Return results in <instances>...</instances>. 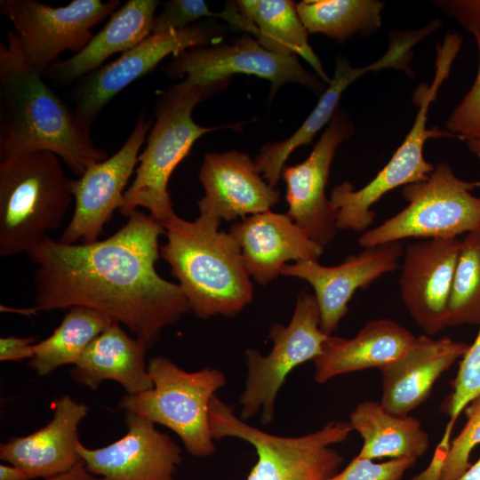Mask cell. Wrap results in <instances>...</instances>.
<instances>
[{"instance_id": "1", "label": "cell", "mask_w": 480, "mask_h": 480, "mask_svg": "<svg viewBox=\"0 0 480 480\" xmlns=\"http://www.w3.org/2000/svg\"><path fill=\"white\" fill-rule=\"evenodd\" d=\"M163 224L136 211L111 236L63 244L49 236L27 254L36 265L35 313L85 307L124 324L151 348L161 332L190 311L178 284L156 270Z\"/></svg>"}, {"instance_id": "2", "label": "cell", "mask_w": 480, "mask_h": 480, "mask_svg": "<svg viewBox=\"0 0 480 480\" xmlns=\"http://www.w3.org/2000/svg\"><path fill=\"white\" fill-rule=\"evenodd\" d=\"M42 76L28 62L15 33L7 31V43L0 44V157L51 151L79 177L108 154Z\"/></svg>"}, {"instance_id": "3", "label": "cell", "mask_w": 480, "mask_h": 480, "mask_svg": "<svg viewBox=\"0 0 480 480\" xmlns=\"http://www.w3.org/2000/svg\"><path fill=\"white\" fill-rule=\"evenodd\" d=\"M220 220L199 215L188 221L176 213L164 221L166 243L160 256L170 265L195 316H236L253 297L242 250Z\"/></svg>"}, {"instance_id": "4", "label": "cell", "mask_w": 480, "mask_h": 480, "mask_svg": "<svg viewBox=\"0 0 480 480\" xmlns=\"http://www.w3.org/2000/svg\"><path fill=\"white\" fill-rule=\"evenodd\" d=\"M226 85L197 86L182 80L159 95L156 122L139 155L135 177L124 195L120 212L129 217L139 207L163 223L175 214L168 183L178 164L189 154L198 138L210 132L238 124L203 127L192 118L194 108Z\"/></svg>"}, {"instance_id": "5", "label": "cell", "mask_w": 480, "mask_h": 480, "mask_svg": "<svg viewBox=\"0 0 480 480\" xmlns=\"http://www.w3.org/2000/svg\"><path fill=\"white\" fill-rule=\"evenodd\" d=\"M69 180L51 151L1 159V257L28 253L61 226L73 198Z\"/></svg>"}, {"instance_id": "6", "label": "cell", "mask_w": 480, "mask_h": 480, "mask_svg": "<svg viewBox=\"0 0 480 480\" xmlns=\"http://www.w3.org/2000/svg\"><path fill=\"white\" fill-rule=\"evenodd\" d=\"M460 48V44L453 38H445L437 45L434 80L430 85L421 84L415 91L413 101L418 111L412 127L387 164L359 189L344 181L332 190L330 200L336 212L337 229L366 230L375 217L372 206L385 194L424 180L433 172L435 166L423 156L426 141L431 138L455 136L437 128H427L428 112Z\"/></svg>"}, {"instance_id": "7", "label": "cell", "mask_w": 480, "mask_h": 480, "mask_svg": "<svg viewBox=\"0 0 480 480\" xmlns=\"http://www.w3.org/2000/svg\"><path fill=\"white\" fill-rule=\"evenodd\" d=\"M148 372L154 387L124 395L119 406L169 428L191 455L213 454L209 408L216 391L226 384L225 375L219 369L208 367L188 372L164 356L151 358Z\"/></svg>"}, {"instance_id": "8", "label": "cell", "mask_w": 480, "mask_h": 480, "mask_svg": "<svg viewBox=\"0 0 480 480\" xmlns=\"http://www.w3.org/2000/svg\"><path fill=\"white\" fill-rule=\"evenodd\" d=\"M209 420L214 439L236 437L255 448L258 460L247 480H326L343 461L330 446L345 441L353 430L349 422L330 421L301 436L272 435L237 417L216 395L210 404Z\"/></svg>"}, {"instance_id": "9", "label": "cell", "mask_w": 480, "mask_h": 480, "mask_svg": "<svg viewBox=\"0 0 480 480\" xmlns=\"http://www.w3.org/2000/svg\"><path fill=\"white\" fill-rule=\"evenodd\" d=\"M477 187L480 180H463L441 163L426 180L403 187L407 205L364 232L358 243L369 248L410 237L450 238L480 230V197L471 193Z\"/></svg>"}, {"instance_id": "10", "label": "cell", "mask_w": 480, "mask_h": 480, "mask_svg": "<svg viewBox=\"0 0 480 480\" xmlns=\"http://www.w3.org/2000/svg\"><path fill=\"white\" fill-rule=\"evenodd\" d=\"M268 336L273 341L268 355L262 356L253 348L245 351L248 372L239 400L240 418L244 420L261 411L263 424L274 419L276 399L288 374L298 365L319 356L330 336L321 330L315 295L302 291L290 323L275 324Z\"/></svg>"}, {"instance_id": "11", "label": "cell", "mask_w": 480, "mask_h": 480, "mask_svg": "<svg viewBox=\"0 0 480 480\" xmlns=\"http://www.w3.org/2000/svg\"><path fill=\"white\" fill-rule=\"evenodd\" d=\"M119 4L118 0H73L53 7L36 0H1L0 12L12 23L29 65L43 76L63 52L81 51L95 25Z\"/></svg>"}, {"instance_id": "12", "label": "cell", "mask_w": 480, "mask_h": 480, "mask_svg": "<svg viewBox=\"0 0 480 480\" xmlns=\"http://www.w3.org/2000/svg\"><path fill=\"white\" fill-rule=\"evenodd\" d=\"M170 77H181L193 85H227L233 75H252L268 79L275 92L286 83L318 88L315 76L302 68L297 55L267 50L251 36L231 44L196 46L175 55L165 68Z\"/></svg>"}, {"instance_id": "13", "label": "cell", "mask_w": 480, "mask_h": 480, "mask_svg": "<svg viewBox=\"0 0 480 480\" xmlns=\"http://www.w3.org/2000/svg\"><path fill=\"white\" fill-rule=\"evenodd\" d=\"M152 120L141 113L126 141L110 157L95 163L69 180L75 209L60 239L63 244L98 241L104 226L124 204V188L138 164Z\"/></svg>"}, {"instance_id": "14", "label": "cell", "mask_w": 480, "mask_h": 480, "mask_svg": "<svg viewBox=\"0 0 480 480\" xmlns=\"http://www.w3.org/2000/svg\"><path fill=\"white\" fill-rule=\"evenodd\" d=\"M213 38L214 31L205 24L151 34L115 61L84 76L73 95L78 126L90 134L105 106L127 85L151 72L166 56L207 45Z\"/></svg>"}, {"instance_id": "15", "label": "cell", "mask_w": 480, "mask_h": 480, "mask_svg": "<svg viewBox=\"0 0 480 480\" xmlns=\"http://www.w3.org/2000/svg\"><path fill=\"white\" fill-rule=\"evenodd\" d=\"M353 131L347 115L336 110L308 158L282 172L286 183V213L323 248L334 239L337 230L336 212L325 192L331 165L337 148Z\"/></svg>"}, {"instance_id": "16", "label": "cell", "mask_w": 480, "mask_h": 480, "mask_svg": "<svg viewBox=\"0 0 480 480\" xmlns=\"http://www.w3.org/2000/svg\"><path fill=\"white\" fill-rule=\"evenodd\" d=\"M126 434L97 449L79 440L77 452L86 469L98 480H175L181 449L155 423L134 412H126Z\"/></svg>"}, {"instance_id": "17", "label": "cell", "mask_w": 480, "mask_h": 480, "mask_svg": "<svg viewBox=\"0 0 480 480\" xmlns=\"http://www.w3.org/2000/svg\"><path fill=\"white\" fill-rule=\"evenodd\" d=\"M460 243L457 237L421 239L404 250L401 298L412 318L428 335L447 327Z\"/></svg>"}, {"instance_id": "18", "label": "cell", "mask_w": 480, "mask_h": 480, "mask_svg": "<svg viewBox=\"0 0 480 480\" xmlns=\"http://www.w3.org/2000/svg\"><path fill=\"white\" fill-rule=\"evenodd\" d=\"M404 251L399 242L364 248L349 255L338 266L317 260L286 264L281 275L307 281L314 289L321 330L327 335L338 328L348 311V302L358 289H366L381 276L397 267Z\"/></svg>"}, {"instance_id": "19", "label": "cell", "mask_w": 480, "mask_h": 480, "mask_svg": "<svg viewBox=\"0 0 480 480\" xmlns=\"http://www.w3.org/2000/svg\"><path fill=\"white\" fill-rule=\"evenodd\" d=\"M263 179L247 154H206L199 170L204 189L197 203L199 215L228 221L271 211L280 193Z\"/></svg>"}, {"instance_id": "20", "label": "cell", "mask_w": 480, "mask_h": 480, "mask_svg": "<svg viewBox=\"0 0 480 480\" xmlns=\"http://www.w3.org/2000/svg\"><path fill=\"white\" fill-rule=\"evenodd\" d=\"M229 233L237 241L245 267L258 284L267 285L290 260H317L324 248L287 213L271 211L234 222Z\"/></svg>"}, {"instance_id": "21", "label": "cell", "mask_w": 480, "mask_h": 480, "mask_svg": "<svg viewBox=\"0 0 480 480\" xmlns=\"http://www.w3.org/2000/svg\"><path fill=\"white\" fill-rule=\"evenodd\" d=\"M468 347L450 337H416L404 353L380 369L381 406L391 414L407 416L427 400L436 381Z\"/></svg>"}, {"instance_id": "22", "label": "cell", "mask_w": 480, "mask_h": 480, "mask_svg": "<svg viewBox=\"0 0 480 480\" xmlns=\"http://www.w3.org/2000/svg\"><path fill=\"white\" fill-rule=\"evenodd\" d=\"M88 406L70 396L54 403L52 419L25 436L10 438L0 445V459L27 470L33 477L48 478L68 471L82 460L77 452L79 423Z\"/></svg>"}, {"instance_id": "23", "label": "cell", "mask_w": 480, "mask_h": 480, "mask_svg": "<svg viewBox=\"0 0 480 480\" xmlns=\"http://www.w3.org/2000/svg\"><path fill=\"white\" fill-rule=\"evenodd\" d=\"M415 338L408 329L388 318L368 321L351 339L330 335L313 360L314 379L322 384L352 372L380 370L404 353Z\"/></svg>"}, {"instance_id": "24", "label": "cell", "mask_w": 480, "mask_h": 480, "mask_svg": "<svg viewBox=\"0 0 480 480\" xmlns=\"http://www.w3.org/2000/svg\"><path fill=\"white\" fill-rule=\"evenodd\" d=\"M156 0H128L110 16L103 28L73 56L58 60L44 75L70 83L100 68L117 52H125L152 34Z\"/></svg>"}, {"instance_id": "25", "label": "cell", "mask_w": 480, "mask_h": 480, "mask_svg": "<svg viewBox=\"0 0 480 480\" xmlns=\"http://www.w3.org/2000/svg\"><path fill=\"white\" fill-rule=\"evenodd\" d=\"M147 349L113 322L90 343L69 373L75 382L92 390L111 380L129 395L141 393L154 387L145 362Z\"/></svg>"}, {"instance_id": "26", "label": "cell", "mask_w": 480, "mask_h": 480, "mask_svg": "<svg viewBox=\"0 0 480 480\" xmlns=\"http://www.w3.org/2000/svg\"><path fill=\"white\" fill-rule=\"evenodd\" d=\"M349 424L364 440L357 454L363 459L417 460L429 447L428 435L418 419L391 414L378 402L357 404L350 413Z\"/></svg>"}, {"instance_id": "27", "label": "cell", "mask_w": 480, "mask_h": 480, "mask_svg": "<svg viewBox=\"0 0 480 480\" xmlns=\"http://www.w3.org/2000/svg\"><path fill=\"white\" fill-rule=\"evenodd\" d=\"M239 12L256 28L255 37L268 51L303 58L316 74L330 84L320 60L308 41L296 4L290 0H240Z\"/></svg>"}, {"instance_id": "28", "label": "cell", "mask_w": 480, "mask_h": 480, "mask_svg": "<svg viewBox=\"0 0 480 480\" xmlns=\"http://www.w3.org/2000/svg\"><path fill=\"white\" fill-rule=\"evenodd\" d=\"M113 323L101 313L72 307L53 332L34 344L29 366L39 376H48L59 366L76 364L90 343Z\"/></svg>"}, {"instance_id": "29", "label": "cell", "mask_w": 480, "mask_h": 480, "mask_svg": "<svg viewBox=\"0 0 480 480\" xmlns=\"http://www.w3.org/2000/svg\"><path fill=\"white\" fill-rule=\"evenodd\" d=\"M384 3L377 0H304L296 4L308 33H321L343 41L356 33L376 32L381 26Z\"/></svg>"}, {"instance_id": "30", "label": "cell", "mask_w": 480, "mask_h": 480, "mask_svg": "<svg viewBox=\"0 0 480 480\" xmlns=\"http://www.w3.org/2000/svg\"><path fill=\"white\" fill-rule=\"evenodd\" d=\"M348 87L346 79L335 75L330 85L321 96L317 105L302 125L287 140L268 144L254 160L256 170L272 186L277 185L282 177L284 165L289 156L297 148L309 144L323 126L331 121L343 92Z\"/></svg>"}, {"instance_id": "31", "label": "cell", "mask_w": 480, "mask_h": 480, "mask_svg": "<svg viewBox=\"0 0 480 480\" xmlns=\"http://www.w3.org/2000/svg\"><path fill=\"white\" fill-rule=\"evenodd\" d=\"M480 323V230L461 240L448 303L447 327Z\"/></svg>"}, {"instance_id": "32", "label": "cell", "mask_w": 480, "mask_h": 480, "mask_svg": "<svg viewBox=\"0 0 480 480\" xmlns=\"http://www.w3.org/2000/svg\"><path fill=\"white\" fill-rule=\"evenodd\" d=\"M205 17H220L232 27L248 33L252 28L251 22L239 12L236 4L221 12H212L202 0H171L164 4L163 12L155 17L152 34L183 29Z\"/></svg>"}, {"instance_id": "33", "label": "cell", "mask_w": 480, "mask_h": 480, "mask_svg": "<svg viewBox=\"0 0 480 480\" xmlns=\"http://www.w3.org/2000/svg\"><path fill=\"white\" fill-rule=\"evenodd\" d=\"M452 386V392L444 403V410L450 417L446 428L451 429L460 412L480 395V323L477 335L463 356Z\"/></svg>"}, {"instance_id": "34", "label": "cell", "mask_w": 480, "mask_h": 480, "mask_svg": "<svg viewBox=\"0 0 480 480\" xmlns=\"http://www.w3.org/2000/svg\"><path fill=\"white\" fill-rule=\"evenodd\" d=\"M466 424L451 442L441 480H457L469 467L472 450L480 444V395L465 407Z\"/></svg>"}, {"instance_id": "35", "label": "cell", "mask_w": 480, "mask_h": 480, "mask_svg": "<svg viewBox=\"0 0 480 480\" xmlns=\"http://www.w3.org/2000/svg\"><path fill=\"white\" fill-rule=\"evenodd\" d=\"M479 53L474 84L446 121L448 132L463 140L480 135V31L473 34Z\"/></svg>"}, {"instance_id": "36", "label": "cell", "mask_w": 480, "mask_h": 480, "mask_svg": "<svg viewBox=\"0 0 480 480\" xmlns=\"http://www.w3.org/2000/svg\"><path fill=\"white\" fill-rule=\"evenodd\" d=\"M416 460L412 458H403L373 462L356 455L340 473L326 480H401Z\"/></svg>"}, {"instance_id": "37", "label": "cell", "mask_w": 480, "mask_h": 480, "mask_svg": "<svg viewBox=\"0 0 480 480\" xmlns=\"http://www.w3.org/2000/svg\"><path fill=\"white\" fill-rule=\"evenodd\" d=\"M444 12L455 19L467 31H480V0L434 1Z\"/></svg>"}, {"instance_id": "38", "label": "cell", "mask_w": 480, "mask_h": 480, "mask_svg": "<svg viewBox=\"0 0 480 480\" xmlns=\"http://www.w3.org/2000/svg\"><path fill=\"white\" fill-rule=\"evenodd\" d=\"M34 338L4 337L0 339V361H20L34 356Z\"/></svg>"}, {"instance_id": "39", "label": "cell", "mask_w": 480, "mask_h": 480, "mask_svg": "<svg viewBox=\"0 0 480 480\" xmlns=\"http://www.w3.org/2000/svg\"><path fill=\"white\" fill-rule=\"evenodd\" d=\"M450 437L443 436L426 470L409 480H441L442 469L451 444Z\"/></svg>"}, {"instance_id": "40", "label": "cell", "mask_w": 480, "mask_h": 480, "mask_svg": "<svg viewBox=\"0 0 480 480\" xmlns=\"http://www.w3.org/2000/svg\"><path fill=\"white\" fill-rule=\"evenodd\" d=\"M44 480H98L97 477L92 475L85 468L83 460L75 467L64 473L44 478Z\"/></svg>"}, {"instance_id": "41", "label": "cell", "mask_w": 480, "mask_h": 480, "mask_svg": "<svg viewBox=\"0 0 480 480\" xmlns=\"http://www.w3.org/2000/svg\"><path fill=\"white\" fill-rule=\"evenodd\" d=\"M32 476L24 468L14 465H0V480H31Z\"/></svg>"}, {"instance_id": "42", "label": "cell", "mask_w": 480, "mask_h": 480, "mask_svg": "<svg viewBox=\"0 0 480 480\" xmlns=\"http://www.w3.org/2000/svg\"><path fill=\"white\" fill-rule=\"evenodd\" d=\"M457 480H480V458L470 465V467Z\"/></svg>"}, {"instance_id": "43", "label": "cell", "mask_w": 480, "mask_h": 480, "mask_svg": "<svg viewBox=\"0 0 480 480\" xmlns=\"http://www.w3.org/2000/svg\"><path fill=\"white\" fill-rule=\"evenodd\" d=\"M468 150L480 161V135L465 140Z\"/></svg>"}]
</instances>
